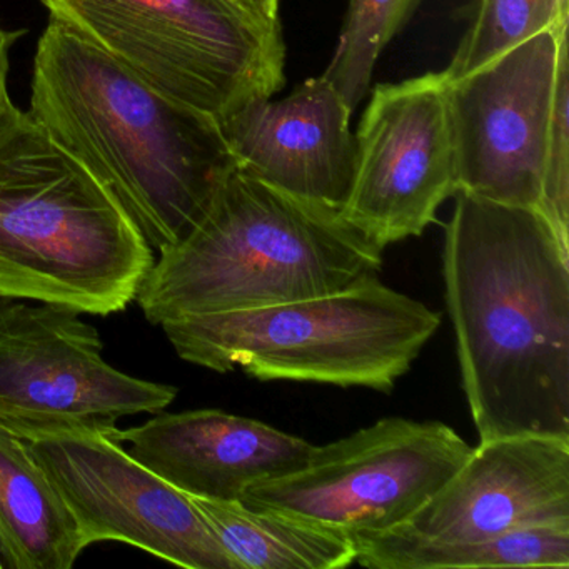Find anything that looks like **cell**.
I'll use <instances>...</instances> for the list:
<instances>
[{"mask_svg": "<svg viewBox=\"0 0 569 569\" xmlns=\"http://www.w3.org/2000/svg\"><path fill=\"white\" fill-rule=\"evenodd\" d=\"M455 198L442 278L479 439L569 438V249L536 209Z\"/></svg>", "mask_w": 569, "mask_h": 569, "instance_id": "obj_1", "label": "cell"}, {"mask_svg": "<svg viewBox=\"0 0 569 569\" xmlns=\"http://www.w3.org/2000/svg\"><path fill=\"white\" fill-rule=\"evenodd\" d=\"M29 114L109 189L159 252L201 219L238 166L218 119L54 21L36 49Z\"/></svg>", "mask_w": 569, "mask_h": 569, "instance_id": "obj_2", "label": "cell"}, {"mask_svg": "<svg viewBox=\"0 0 569 569\" xmlns=\"http://www.w3.org/2000/svg\"><path fill=\"white\" fill-rule=\"evenodd\" d=\"M382 268V251L338 209L236 166L198 222L162 249L136 302L161 325L331 295Z\"/></svg>", "mask_w": 569, "mask_h": 569, "instance_id": "obj_3", "label": "cell"}, {"mask_svg": "<svg viewBox=\"0 0 569 569\" xmlns=\"http://www.w3.org/2000/svg\"><path fill=\"white\" fill-rule=\"evenodd\" d=\"M154 261L121 202L12 106L0 121V296L116 315Z\"/></svg>", "mask_w": 569, "mask_h": 569, "instance_id": "obj_4", "label": "cell"}, {"mask_svg": "<svg viewBox=\"0 0 569 569\" xmlns=\"http://www.w3.org/2000/svg\"><path fill=\"white\" fill-rule=\"evenodd\" d=\"M159 326L179 358L211 371L391 392L441 315L375 276L331 295Z\"/></svg>", "mask_w": 569, "mask_h": 569, "instance_id": "obj_5", "label": "cell"}, {"mask_svg": "<svg viewBox=\"0 0 569 569\" xmlns=\"http://www.w3.org/2000/svg\"><path fill=\"white\" fill-rule=\"evenodd\" d=\"M64 26L169 98L222 119L284 88L281 24L234 0H41Z\"/></svg>", "mask_w": 569, "mask_h": 569, "instance_id": "obj_6", "label": "cell"}, {"mask_svg": "<svg viewBox=\"0 0 569 569\" xmlns=\"http://www.w3.org/2000/svg\"><path fill=\"white\" fill-rule=\"evenodd\" d=\"M451 426L385 418L326 446L305 466L246 489L239 501L341 535L408 525L471 455Z\"/></svg>", "mask_w": 569, "mask_h": 569, "instance_id": "obj_7", "label": "cell"}, {"mask_svg": "<svg viewBox=\"0 0 569 569\" xmlns=\"http://www.w3.org/2000/svg\"><path fill=\"white\" fill-rule=\"evenodd\" d=\"M81 316L0 296V428L24 441L66 429L108 432L178 398L174 386L109 365L98 329Z\"/></svg>", "mask_w": 569, "mask_h": 569, "instance_id": "obj_8", "label": "cell"}, {"mask_svg": "<svg viewBox=\"0 0 569 569\" xmlns=\"http://www.w3.org/2000/svg\"><path fill=\"white\" fill-rule=\"evenodd\" d=\"M355 148L342 218L381 251L421 236L458 192L445 72L376 86Z\"/></svg>", "mask_w": 569, "mask_h": 569, "instance_id": "obj_9", "label": "cell"}, {"mask_svg": "<svg viewBox=\"0 0 569 569\" xmlns=\"http://www.w3.org/2000/svg\"><path fill=\"white\" fill-rule=\"evenodd\" d=\"M111 431L66 429L29 442L86 548L118 541L189 569H236L186 492L132 458Z\"/></svg>", "mask_w": 569, "mask_h": 569, "instance_id": "obj_10", "label": "cell"}, {"mask_svg": "<svg viewBox=\"0 0 569 569\" xmlns=\"http://www.w3.org/2000/svg\"><path fill=\"white\" fill-rule=\"evenodd\" d=\"M568 26L532 36L448 82L458 192L538 211Z\"/></svg>", "mask_w": 569, "mask_h": 569, "instance_id": "obj_11", "label": "cell"}, {"mask_svg": "<svg viewBox=\"0 0 569 569\" xmlns=\"http://www.w3.org/2000/svg\"><path fill=\"white\" fill-rule=\"evenodd\" d=\"M569 521V438L486 439L405 525L432 541H481Z\"/></svg>", "mask_w": 569, "mask_h": 569, "instance_id": "obj_12", "label": "cell"}, {"mask_svg": "<svg viewBox=\"0 0 569 569\" xmlns=\"http://www.w3.org/2000/svg\"><path fill=\"white\" fill-rule=\"evenodd\" d=\"M352 111L325 78L291 96L254 99L219 119L236 164L252 178L341 211L355 171Z\"/></svg>", "mask_w": 569, "mask_h": 569, "instance_id": "obj_13", "label": "cell"}, {"mask_svg": "<svg viewBox=\"0 0 569 569\" xmlns=\"http://www.w3.org/2000/svg\"><path fill=\"white\" fill-rule=\"evenodd\" d=\"M109 435L179 491L219 501H239L254 482L296 471L312 451L306 439L219 409L159 411Z\"/></svg>", "mask_w": 569, "mask_h": 569, "instance_id": "obj_14", "label": "cell"}, {"mask_svg": "<svg viewBox=\"0 0 569 569\" xmlns=\"http://www.w3.org/2000/svg\"><path fill=\"white\" fill-rule=\"evenodd\" d=\"M78 522L29 442L0 428V561L4 569H71Z\"/></svg>", "mask_w": 569, "mask_h": 569, "instance_id": "obj_15", "label": "cell"}, {"mask_svg": "<svg viewBox=\"0 0 569 569\" xmlns=\"http://www.w3.org/2000/svg\"><path fill=\"white\" fill-rule=\"evenodd\" d=\"M351 539L355 562L372 569L569 568V521L526 526L481 541H432L406 526Z\"/></svg>", "mask_w": 569, "mask_h": 569, "instance_id": "obj_16", "label": "cell"}, {"mask_svg": "<svg viewBox=\"0 0 569 569\" xmlns=\"http://www.w3.org/2000/svg\"><path fill=\"white\" fill-rule=\"evenodd\" d=\"M189 498L236 569H339L355 562V542L341 532L258 511L241 501Z\"/></svg>", "mask_w": 569, "mask_h": 569, "instance_id": "obj_17", "label": "cell"}, {"mask_svg": "<svg viewBox=\"0 0 569 569\" xmlns=\"http://www.w3.org/2000/svg\"><path fill=\"white\" fill-rule=\"evenodd\" d=\"M466 19L468 29L442 71L448 82L471 74L532 36L566 28L569 0H475Z\"/></svg>", "mask_w": 569, "mask_h": 569, "instance_id": "obj_18", "label": "cell"}, {"mask_svg": "<svg viewBox=\"0 0 569 569\" xmlns=\"http://www.w3.org/2000/svg\"><path fill=\"white\" fill-rule=\"evenodd\" d=\"M421 4L422 0H349L338 48L322 76L352 112L368 94L379 56Z\"/></svg>", "mask_w": 569, "mask_h": 569, "instance_id": "obj_19", "label": "cell"}, {"mask_svg": "<svg viewBox=\"0 0 569 569\" xmlns=\"http://www.w3.org/2000/svg\"><path fill=\"white\" fill-rule=\"evenodd\" d=\"M569 52L568 38L559 49L555 102L546 149L538 211L569 249Z\"/></svg>", "mask_w": 569, "mask_h": 569, "instance_id": "obj_20", "label": "cell"}, {"mask_svg": "<svg viewBox=\"0 0 569 569\" xmlns=\"http://www.w3.org/2000/svg\"><path fill=\"white\" fill-rule=\"evenodd\" d=\"M26 34V31H11L0 24V121L11 111L12 101L9 98L8 76H9V56L12 48L18 44L19 39Z\"/></svg>", "mask_w": 569, "mask_h": 569, "instance_id": "obj_21", "label": "cell"}, {"mask_svg": "<svg viewBox=\"0 0 569 569\" xmlns=\"http://www.w3.org/2000/svg\"><path fill=\"white\" fill-rule=\"evenodd\" d=\"M244 11L269 24H281L279 22V0H234Z\"/></svg>", "mask_w": 569, "mask_h": 569, "instance_id": "obj_22", "label": "cell"}, {"mask_svg": "<svg viewBox=\"0 0 569 569\" xmlns=\"http://www.w3.org/2000/svg\"><path fill=\"white\" fill-rule=\"evenodd\" d=\"M0 569H4V568H2V561H0Z\"/></svg>", "mask_w": 569, "mask_h": 569, "instance_id": "obj_23", "label": "cell"}]
</instances>
